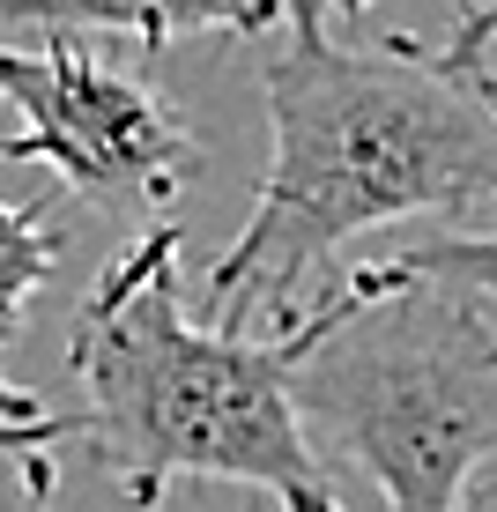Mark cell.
Wrapping results in <instances>:
<instances>
[{
    "mask_svg": "<svg viewBox=\"0 0 497 512\" xmlns=\"http://www.w3.org/2000/svg\"><path fill=\"white\" fill-rule=\"evenodd\" d=\"M453 52L468 67H483V75H497V0H483V15H468L453 30Z\"/></svg>",
    "mask_w": 497,
    "mask_h": 512,
    "instance_id": "cell-8",
    "label": "cell"
},
{
    "mask_svg": "<svg viewBox=\"0 0 497 512\" xmlns=\"http://www.w3.org/2000/svg\"><path fill=\"white\" fill-rule=\"evenodd\" d=\"M468 512H497V468L475 483V498H468Z\"/></svg>",
    "mask_w": 497,
    "mask_h": 512,
    "instance_id": "cell-10",
    "label": "cell"
},
{
    "mask_svg": "<svg viewBox=\"0 0 497 512\" xmlns=\"http://www.w3.org/2000/svg\"><path fill=\"white\" fill-rule=\"evenodd\" d=\"M52 201H60V193H45V201H23V208L0 201V349L23 342L30 297H38L45 275L60 268V231L45 223Z\"/></svg>",
    "mask_w": 497,
    "mask_h": 512,
    "instance_id": "cell-6",
    "label": "cell"
},
{
    "mask_svg": "<svg viewBox=\"0 0 497 512\" xmlns=\"http://www.w3.org/2000/svg\"><path fill=\"white\" fill-rule=\"evenodd\" d=\"M0 97L23 112V127L0 141V164H45L60 193L171 208L201 179V141L156 104L141 75L97 60L90 45H0Z\"/></svg>",
    "mask_w": 497,
    "mask_h": 512,
    "instance_id": "cell-4",
    "label": "cell"
},
{
    "mask_svg": "<svg viewBox=\"0 0 497 512\" xmlns=\"http://www.w3.org/2000/svg\"><path fill=\"white\" fill-rule=\"evenodd\" d=\"M282 23V0H0V30H45V38H75V30H127L149 52L171 38H260Z\"/></svg>",
    "mask_w": 497,
    "mask_h": 512,
    "instance_id": "cell-5",
    "label": "cell"
},
{
    "mask_svg": "<svg viewBox=\"0 0 497 512\" xmlns=\"http://www.w3.org/2000/svg\"><path fill=\"white\" fill-rule=\"evenodd\" d=\"M268 60V179L238 245L208 268V327H297L312 275L357 231L497 201V75L453 45H342L319 0H282Z\"/></svg>",
    "mask_w": 497,
    "mask_h": 512,
    "instance_id": "cell-1",
    "label": "cell"
},
{
    "mask_svg": "<svg viewBox=\"0 0 497 512\" xmlns=\"http://www.w3.org/2000/svg\"><path fill=\"white\" fill-rule=\"evenodd\" d=\"M319 8H334V15H364L371 0H319Z\"/></svg>",
    "mask_w": 497,
    "mask_h": 512,
    "instance_id": "cell-11",
    "label": "cell"
},
{
    "mask_svg": "<svg viewBox=\"0 0 497 512\" xmlns=\"http://www.w3.org/2000/svg\"><path fill=\"white\" fill-rule=\"evenodd\" d=\"M38 416H45V401L30 394V386H8V379H0V423H38Z\"/></svg>",
    "mask_w": 497,
    "mask_h": 512,
    "instance_id": "cell-9",
    "label": "cell"
},
{
    "mask_svg": "<svg viewBox=\"0 0 497 512\" xmlns=\"http://www.w3.org/2000/svg\"><path fill=\"white\" fill-rule=\"evenodd\" d=\"M475 297L371 260L305 312L297 416L379 483L386 512H468L497 468V320Z\"/></svg>",
    "mask_w": 497,
    "mask_h": 512,
    "instance_id": "cell-3",
    "label": "cell"
},
{
    "mask_svg": "<svg viewBox=\"0 0 497 512\" xmlns=\"http://www.w3.org/2000/svg\"><path fill=\"white\" fill-rule=\"evenodd\" d=\"M305 320L282 334L201 327L179 290V231L156 223L97 275L67 334L82 446H97L127 512H156L179 475L268 490L275 512H342L297 416Z\"/></svg>",
    "mask_w": 497,
    "mask_h": 512,
    "instance_id": "cell-2",
    "label": "cell"
},
{
    "mask_svg": "<svg viewBox=\"0 0 497 512\" xmlns=\"http://www.w3.org/2000/svg\"><path fill=\"white\" fill-rule=\"evenodd\" d=\"M394 275H416V282H460V290H497V231L483 238H423L408 253L386 260Z\"/></svg>",
    "mask_w": 497,
    "mask_h": 512,
    "instance_id": "cell-7",
    "label": "cell"
}]
</instances>
